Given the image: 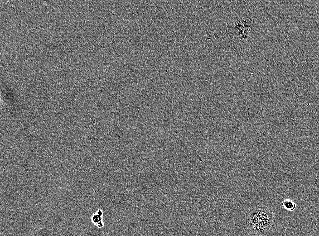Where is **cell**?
I'll list each match as a JSON object with an SVG mask.
<instances>
[{
	"label": "cell",
	"instance_id": "cell-1",
	"mask_svg": "<svg viewBox=\"0 0 319 236\" xmlns=\"http://www.w3.org/2000/svg\"><path fill=\"white\" fill-rule=\"evenodd\" d=\"M245 222L250 233L255 235H267L275 226V213L267 208L254 207L248 212Z\"/></svg>",
	"mask_w": 319,
	"mask_h": 236
},
{
	"label": "cell",
	"instance_id": "cell-2",
	"mask_svg": "<svg viewBox=\"0 0 319 236\" xmlns=\"http://www.w3.org/2000/svg\"><path fill=\"white\" fill-rule=\"evenodd\" d=\"M282 204L283 208L287 211H294L296 208V203L291 199H285L282 201Z\"/></svg>",
	"mask_w": 319,
	"mask_h": 236
},
{
	"label": "cell",
	"instance_id": "cell-3",
	"mask_svg": "<svg viewBox=\"0 0 319 236\" xmlns=\"http://www.w3.org/2000/svg\"><path fill=\"white\" fill-rule=\"evenodd\" d=\"M102 216H100L97 213L93 214L92 218V222L97 226L99 223L102 222Z\"/></svg>",
	"mask_w": 319,
	"mask_h": 236
},
{
	"label": "cell",
	"instance_id": "cell-4",
	"mask_svg": "<svg viewBox=\"0 0 319 236\" xmlns=\"http://www.w3.org/2000/svg\"><path fill=\"white\" fill-rule=\"evenodd\" d=\"M97 213L101 216H103V212L102 210H100V209L98 210Z\"/></svg>",
	"mask_w": 319,
	"mask_h": 236
}]
</instances>
